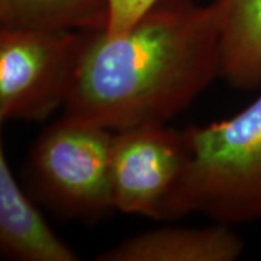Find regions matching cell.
Returning a JSON list of instances; mask_svg holds the SVG:
<instances>
[{
	"label": "cell",
	"mask_w": 261,
	"mask_h": 261,
	"mask_svg": "<svg viewBox=\"0 0 261 261\" xmlns=\"http://www.w3.org/2000/svg\"><path fill=\"white\" fill-rule=\"evenodd\" d=\"M86 32L0 29V119L39 122L64 106Z\"/></svg>",
	"instance_id": "4"
},
{
	"label": "cell",
	"mask_w": 261,
	"mask_h": 261,
	"mask_svg": "<svg viewBox=\"0 0 261 261\" xmlns=\"http://www.w3.org/2000/svg\"><path fill=\"white\" fill-rule=\"evenodd\" d=\"M218 75L215 2L160 0L122 37L86 32L64 115L112 132L166 125Z\"/></svg>",
	"instance_id": "1"
},
{
	"label": "cell",
	"mask_w": 261,
	"mask_h": 261,
	"mask_svg": "<svg viewBox=\"0 0 261 261\" xmlns=\"http://www.w3.org/2000/svg\"><path fill=\"white\" fill-rule=\"evenodd\" d=\"M112 130L67 116L51 123L31 149L29 166L39 193L68 218L96 222L113 206Z\"/></svg>",
	"instance_id": "3"
},
{
	"label": "cell",
	"mask_w": 261,
	"mask_h": 261,
	"mask_svg": "<svg viewBox=\"0 0 261 261\" xmlns=\"http://www.w3.org/2000/svg\"><path fill=\"white\" fill-rule=\"evenodd\" d=\"M185 134L186 163L161 221L187 215L229 226L261 221V94L232 118Z\"/></svg>",
	"instance_id": "2"
},
{
	"label": "cell",
	"mask_w": 261,
	"mask_h": 261,
	"mask_svg": "<svg viewBox=\"0 0 261 261\" xmlns=\"http://www.w3.org/2000/svg\"><path fill=\"white\" fill-rule=\"evenodd\" d=\"M0 252L18 261H77V252L57 235L13 176L0 148Z\"/></svg>",
	"instance_id": "7"
},
{
	"label": "cell",
	"mask_w": 261,
	"mask_h": 261,
	"mask_svg": "<svg viewBox=\"0 0 261 261\" xmlns=\"http://www.w3.org/2000/svg\"><path fill=\"white\" fill-rule=\"evenodd\" d=\"M221 77L250 90L261 86V0H215Z\"/></svg>",
	"instance_id": "8"
},
{
	"label": "cell",
	"mask_w": 261,
	"mask_h": 261,
	"mask_svg": "<svg viewBox=\"0 0 261 261\" xmlns=\"http://www.w3.org/2000/svg\"><path fill=\"white\" fill-rule=\"evenodd\" d=\"M108 0H0V29L105 32Z\"/></svg>",
	"instance_id": "9"
},
{
	"label": "cell",
	"mask_w": 261,
	"mask_h": 261,
	"mask_svg": "<svg viewBox=\"0 0 261 261\" xmlns=\"http://www.w3.org/2000/svg\"><path fill=\"white\" fill-rule=\"evenodd\" d=\"M187 159L185 130L144 125L113 132L111 180L115 211L161 221V209Z\"/></svg>",
	"instance_id": "5"
},
{
	"label": "cell",
	"mask_w": 261,
	"mask_h": 261,
	"mask_svg": "<svg viewBox=\"0 0 261 261\" xmlns=\"http://www.w3.org/2000/svg\"><path fill=\"white\" fill-rule=\"evenodd\" d=\"M244 241L224 224L205 228L164 226L132 235L100 252L97 261H233Z\"/></svg>",
	"instance_id": "6"
},
{
	"label": "cell",
	"mask_w": 261,
	"mask_h": 261,
	"mask_svg": "<svg viewBox=\"0 0 261 261\" xmlns=\"http://www.w3.org/2000/svg\"><path fill=\"white\" fill-rule=\"evenodd\" d=\"M160 0H108L109 19L105 35L119 38L137 25Z\"/></svg>",
	"instance_id": "10"
}]
</instances>
